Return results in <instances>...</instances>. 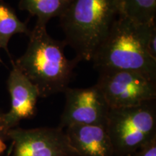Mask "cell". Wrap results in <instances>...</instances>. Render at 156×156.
I'll return each instance as SVG.
<instances>
[{"label": "cell", "instance_id": "obj_1", "mask_svg": "<svg viewBox=\"0 0 156 156\" xmlns=\"http://www.w3.org/2000/svg\"><path fill=\"white\" fill-rule=\"evenodd\" d=\"M64 41L56 40L48 34L46 25L36 23L29 35L25 53L15 65L38 87L40 98L64 92L74 69L80 61L67 58L64 54Z\"/></svg>", "mask_w": 156, "mask_h": 156}, {"label": "cell", "instance_id": "obj_2", "mask_svg": "<svg viewBox=\"0 0 156 156\" xmlns=\"http://www.w3.org/2000/svg\"><path fill=\"white\" fill-rule=\"evenodd\" d=\"M155 23L138 24L119 16L93 56L94 67L103 70H129L156 80V58L148 41Z\"/></svg>", "mask_w": 156, "mask_h": 156}, {"label": "cell", "instance_id": "obj_3", "mask_svg": "<svg viewBox=\"0 0 156 156\" xmlns=\"http://www.w3.org/2000/svg\"><path fill=\"white\" fill-rule=\"evenodd\" d=\"M118 17L116 0H72L59 17L64 41L80 62L92 61Z\"/></svg>", "mask_w": 156, "mask_h": 156}, {"label": "cell", "instance_id": "obj_4", "mask_svg": "<svg viewBox=\"0 0 156 156\" xmlns=\"http://www.w3.org/2000/svg\"><path fill=\"white\" fill-rule=\"evenodd\" d=\"M106 127L114 155L130 156L156 138L155 101L110 108Z\"/></svg>", "mask_w": 156, "mask_h": 156}, {"label": "cell", "instance_id": "obj_5", "mask_svg": "<svg viewBox=\"0 0 156 156\" xmlns=\"http://www.w3.org/2000/svg\"><path fill=\"white\" fill-rule=\"evenodd\" d=\"M95 85L110 108L138 106L155 101L156 80L129 70H103Z\"/></svg>", "mask_w": 156, "mask_h": 156}, {"label": "cell", "instance_id": "obj_6", "mask_svg": "<svg viewBox=\"0 0 156 156\" xmlns=\"http://www.w3.org/2000/svg\"><path fill=\"white\" fill-rule=\"evenodd\" d=\"M12 156H78L64 129L12 128L9 131Z\"/></svg>", "mask_w": 156, "mask_h": 156}, {"label": "cell", "instance_id": "obj_7", "mask_svg": "<svg viewBox=\"0 0 156 156\" xmlns=\"http://www.w3.org/2000/svg\"><path fill=\"white\" fill-rule=\"evenodd\" d=\"M59 127L76 124L106 125L110 107L96 85L86 88L67 87Z\"/></svg>", "mask_w": 156, "mask_h": 156}, {"label": "cell", "instance_id": "obj_8", "mask_svg": "<svg viewBox=\"0 0 156 156\" xmlns=\"http://www.w3.org/2000/svg\"><path fill=\"white\" fill-rule=\"evenodd\" d=\"M11 62L12 68L7 80L11 106L9 112L5 113V122L9 129L17 127L22 120L35 116L40 98L38 87L20 71L14 61Z\"/></svg>", "mask_w": 156, "mask_h": 156}, {"label": "cell", "instance_id": "obj_9", "mask_svg": "<svg viewBox=\"0 0 156 156\" xmlns=\"http://www.w3.org/2000/svg\"><path fill=\"white\" fill-rule=\"evenodd\" d=\"M72 147L78 156H114L106 125L76 124L65 128Z\"/></svg>", "mask_w": 156, "mask_h": 156}, {"label": "cell", "instance_id": "obj_10", "mask_svg": "<svg viewBox=\"0 0 156 156\" xmlns=\"http://www.w3.org/2000/svg\"><path fill=\"white\" fill-rule=\"evenodd\" d=\"M72 0H20L18 7L37 17L36 23L46 25L51 19L64 12Z\"/></svg>", "mask_w": 156, "mask_h": 156}, {"label": "cell", "instance_id": "obj_11", "mask_svg": "<svg viewBox=\"0 0 156 156\" xmlns=\"http://www.w3.org/2000/svg\"><path fill=\"white\" fill-rule=\"evenodd\" d=\"M30 30L26 23L18 18L15 9L4 0H0V48L7 52L12 60L8 44L15 34H25L29 36Z\"/></svg>", "mask_w": 156, "mask_h": 156}, {"label": "cell", "instance_id": "obj_12", "mask_svg": "<svg viewBox=\"0 0 156 156\" xmlns=\"http://www.w3.org/2000/svg\"><path fill=\"white\" fill-rule=\"evenodd\" d=\"M119 16L138 24L155 23L156 0H116Z\"/></svg>", "mask_w": 156, "mask_h": 156}, {"label": "cell", "instance_id": "obj_13", "mask_svg": "<svg viewBox=\"0 0 156 156\" xmlns=\"http://www.w3.org/2000/svg\"><path fill=\"white\" fill-rule=\"evenodd\" d=\"M9 129L5 119V113L0 111V156H4L7 151V141L9 140Z\"/></svg>", "mask_w": 156, "mask_h": 156}, {"label": "cell", "instance_id": "obj_14", "mask_svg": "<svg viewBox=\"0 0 156 156\" xmlns=\"http://www.w3.org/2000/svg\"><path fill=\"white\" fill-rule=\"evenodd\" d=\"M130 156H156V138L147 142Z\"/></svg>", "mask_w": 156, "mask_h": 156}, {"label": "cell", "instance_id": "obj_15", "mask_svg": "<svg viewBox=\"0 0 156 156\" xmlns=\"http://www.w3.org/2000/svg\"><path fill=\"white\" fill-rule=\"evenodd\" d=\"M0 63H3L2 60V59H1V58H0Z\"/></svg>", "mask_w": 156, "mask_h": 156}]
</instances>
